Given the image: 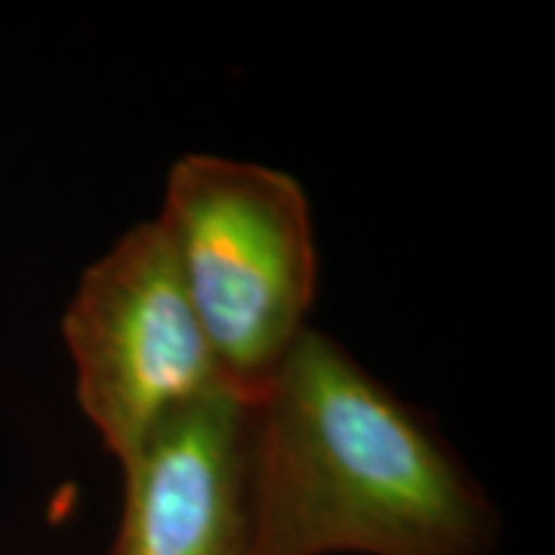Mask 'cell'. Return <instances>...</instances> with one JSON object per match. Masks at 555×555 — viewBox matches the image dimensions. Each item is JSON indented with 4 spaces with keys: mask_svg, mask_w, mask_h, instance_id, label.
Returning <instances> with one entry per match:
<instances>
[{
    "mask_svg": "<svg viewBox=\"0 0 555 555\" xmlns=\"http://www.w3.org/2000/svg\"><path fill=\"white\" fill-rule=\"evenodd\" d=\"M253 399L224 388L180 409L124 463L108 555H242Z\"/></svg>",
    "mask_w": 555,
    "mask_h": 555,
    "instance_id": "4",
    "label": "cell"
},
{
    "mask_svg": "<svg viewBox=\"0 0 555 555\" xmlns=\"http://www.w3.org/2000/svg\"><path fill=\"white\" fill-rule=\"evenodd\" d=\"M157 224L227 384L255 399L309 330L317 296L301 183L247 159L185 155L172 165Z\"/></svg>",
    "mask_w": 555,
    "mask_h": 555,
    "instance_id": "2",
    "label": "cell"
},
{
    "mask_svg": "<svg viewBox=\"0 0 555 555\" xmlns=\"http://www.w3.org/2000/svg\"><path fill=\"white\" fill-rule=\"evenodd\" d=\"M62 337L78 404L121 466L180 409L232 388L157 219L129 229L82 273Z\"/></svg>",
    "mask_w": 555,
    "mask_h": 555,
    "instance_id": "3",
    "label": "cell"
},
{
    "mask_svg": "<svg viewBox=\"0 0 555 555\" xmlns=\"http://www.w3.org/2000/svg\"><path fill=\"white\" fill-rule=\"evenodd\" d=\"M496 512L422 414L307 330L249 406L242 555H491Z\"/></svg>",
    "mask_w": 555,
    "mask_h": 555,
    "instance_id": "1",
    "label": "cell"
}]
</instances>
